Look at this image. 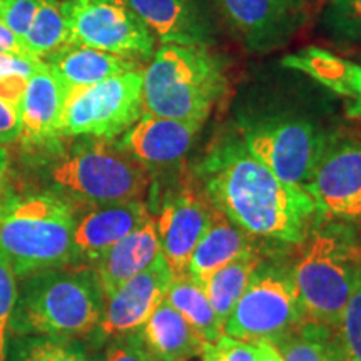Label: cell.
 <instances>
[{
  "label": "cell",
  "mask_w": 361,
  "mask_h": 361,
  "mask_svg": "<svg viewBox=\"0 0 361 361\" xmlns=\"http://www.w3.org/2000/svg\"><path fill=\"white\" fill-rule=\"evenodd\" d=\"M67 90L42 64L29 78L20 102V141L40 146L61 137Z\"/></svg>",
  "instance_id": "obj_17"
},
{
  "label": "cell",
  "mask_w": 361,
  "mask_h": 361,
  "mask_svg": "<svg viewBox=\"0 0 361 361\" xmlns=\"http://www.w3.org/2000/svg\"><path fill=\"white\" fill-rule=\"evenodd\" d=\"M251 251H256L255 236L243 231L213 207L209 228L192 251L186 273L202 283L216 269Z\"/></svg>",
  "instance_id": "obj_23"
},
{
  "label": "cell",
  "mask_w": 361,
  "mask_h": 361,
  "mask_svg": "<svg viewBox=\"0 0 361 361\" xmlns=\"http://www.w3.org/2000/svg\"><path fill=\"white\" fill-rule=\"evenodd\" d=\"M259 264L258 251H251L216 269L201 283L221 326L231 314L246 288L250 286L255 274L258 273Z\"/></svg>",
  "instance_id": "obj_24"
},
{
  "label": "cell",
  "mask_w": 361,
  "mask_h": 361,
  "mask_svg": "<svg viewBox=\"0 0 361 361\" xmlns=\"http://www.w3.org/2000/svg\"><path fill=\"white\" fill-rule=\"evenodd\" d=\"M6 361H96L72 338L16 335Z\"/></svg>",
  "instance_id": "obj_27"
},
{
  "label": "cell",
  "mask_w": 361,
  "mask_h": 361,
  "mask_svg": "<svg viewBox=\"0 0 361 361\" xmlns=\"http://www.w3.org/2000/svg\"><path fill=\"white\" fill-rule=\"evenodd\" d=\"M283 67L308 75L340 96L350 119L361 121V66L338 57L322 47L301 49L281 59Z\"/></svg>",
  "instance_id": "obj_19"
},
{
  "label": "cell",
  "mask_w": 361,
  "mask_h": 361,
  "mask_svg": "<svg viewBox=\"0 0 361 361\" xmlns=\"http://www.w3.org/2000/svg\"><path fill=\"white\" fill-rule=\"evenodd\" d=\"M12 186H11V154L6 144H0V221L16 204Z\"/></svg>",
  "instance_id": "obj_37"
},
{
  "label": "cell",
  "mask_w": 361,
  "mask_h": 361,
  "mask_svg": "<svg viewBox=\"0 0 361 361\" xmlns=\"http://www.w3.org/2000/svg\"><path fill=\"white\" fill-rule=\"evenodd\" d=\"M164 301L173 306L207 343H216L223 336V326L207 300L204 288L189 273L173 276Z\"/></svg>",
  "instance_id": "obj_25"
},
{
  "label": "cell",
  "mask_w": 361,
  "mask_h": 361,
  "mask_svg": "<svg viewBox=\"0 0 361 361\" xmlns=\"http://www.w3.org/2000/svg\"><path fill=\"white\" fill-rule=\"evenodd\" d=\"M226 92L224 67L201 45H162L144 71V112L204 124Z\"/></svg>",
  "instance_id": "obj_4"
},
{
  "label": "cell",
  "mask_w": 361,
  "mask_h": 361,
  "mask_svg": "<svg viewBox=\"0 0 361 361\" xmlns=\"http://www.w3.org/2000/svg\"><path fill=\"white\" fill-rule=\"evenodd\" d=\"M74 209L57 194H37L16 201L0 221V250L19 278L62 268L78 261Z\"/></svg>",
  "instance_id": "obj_6"
},
{
  "label": "cell",
  "mask_w": 361,
  "mask_h": 361,
  "mask_svg": "<svg viewBox=\"0 0 361 361\" xmlns=\"http://www.w3.org/2000/svg\"><path fill=\"white\" fill-rule=\"evenodd\" d=\"M69 44V29L61 0H40V6L24 37V47L29 56L44 61L61 47Z\"/></svg>",
  "instance_id": "obj_26"
},
{
  "label": "cell",
  "mask_w": 361,
  "mask_h": 361,
  "mask_svg": "<svg viewBox=\"0 0 361 361\" xmlns=\"http://www.w3.org/2000/svg\"><path fill=\"white\" fill-rule=\"evenodd\" d=\"M69 44L117 56L149 57L154 35L126 0H64Z\"/></svg>",
  "instance_id": "obj_10"
},
{
  "label": "cell",
  "mask_w": 361,
  "mask_h": 361,
  "mask_svg": "<svg viewBox=\"0 0 361 361\" xmlns=\"http://www.w3.org/2000/svg\"><path fill=\"white\" fill-rule=\"evenodd\" d=\"M20 109L0 99V144L20 139Z\"/></svg>",
  "instance_id": "obj_36"
},
{
  "label": "cell",
  "mask_w": 361,
  "mask_h": 361,
  "mask_svg": "<svg viewBox=\"0 0 361 361\" xmlns=\"http://www.w3.org/2000/svg\"><path fill=\"white\" fill-rule=\"evenodd\" d=\"M139 335L152 361H188L200 356L207 341L166 301L157 306Z\"/></svg>",
  "instance_id": "obj_22"
},
{
  "label": "cell",
  "mask_w": 361,
  "mask_h": 361,
  "mask_svg": "<svg viewBox=\"0 0 361 361\" xmlns=\"http://www.w3.org/2000/svg\"><path fill=\"white\" fill-rule=\"evenodd\" d=\"M213 206L192 191H180L168 197L156 219L161 255L174 276L186 273L197 243L211 224Z\"/></svg>",
  "instance_id": "obj_14"
},
{
  "label": "cell",
  "mask_w": 361,
  "mask_h": 361,
  "mask_svg": "<svg viewBox=\"0 0 361 361\" xmlns=\"http://www.w3.org/2000/svg\"><path fill=\"white\" fill-rule=\"evenodd\" d=\"M305 322L291 273L258 269L223 324V335L276 343Z\"/></svg>",
  "instance_id": "obj_8"
},
{
  "label": "cell",
  "mask_w": 361,
  "mask_h": 361,
  "mask_svg": "<svg viewBox=\"0 0 361 361\" xmlns=\"http://www.w3.org/2000/svg\"><path fill=\"white\" fill-rule=\"evenodd\" d=\"M0 54H17V56H29L24 44L13 35L11 30L0 24Z\"/></svg>",
  "instance_id": "obj_38"
},
{
  "label": "cell",
  "mask_w": 361,
  "mask_h": 361,
  "mask_svg": "<svg viewBox=\"0 0 361 361\" xmlns=\"http://www.w3.org/2000/svg\"><path fill=\"white\" fill-rule=\"evenodd\" d=\"M333 333L338 361H361V273Z\"/></svg>",
  "instance_id": "obj_29"
},
{
  "label": "cell",
  "mask_w": 361,
  "mask_h": 361,
  "mask_svg": "<svg viewBox=\"0 0 361 361\" xmlns=\"http://www.w3.org/2000/svg\"><path fill=\"white\" fill-rule=\"evenodd\" d=\"M274 345L283 361H338L331 329L319 323L303 322Z\"/></svg>",
  "instance_id": "obj_28"
},
{
  "label": "cell",
  "mask_w": 361,
  "mask_h": 361,
  "mask_svg": "<svg viewBox=\"0 0 361 361\" xmlns=\"http://www.w3.org/2000/svg\"><path fill=\"white\" fill-rule=\"evenodd\" d=\"M17 274L13 273L11 261L6 252L0 250V361L7 360L8 333L11 318L17 301Z\"/></svg>",
  "instance_id": "obj_31"
},
{
  "label": "cell",
  "mask_w": 361,
  "mask_h": 361,
  "mask_svg": "<svg viewBox=\"0 0 361 361\" xmlns=\"http://www.w3.org/2000/svg\"><path fill=\"white\" fill-rule=\"evenodd\" d=\"M104 361H152V358L137 331L117 338L107 350Z\"/></svg>",
  "instance_id": "obj_34"
},
{
  "label": "cell",
  "mask_w": 361,
  "mask_h": 361,
  "mask_svg": "<svg viewBox=\"0 0 361 361\" xmlns=\"http://www.w3.org/2000/svg\"><path fill=\"white\" fill-rule=\"evenodd\" d=\"M57 196L92 206L141 200L151 184L149 169L104 139L75 144L45 166Z\"/></svg>",
  "instance_id": "obj_5"
},
{
  "label": "cell",
  "mask_w": 361,
  "mask_h": 361,
  "mask_svg": "<svg viewBox=\"0 0 361 361\" xmlns=\"http://www.w3.org/2000/svg\"><path fill=\"white\" fill-rule=\"evenodd\" d=\"M173 276L164 256L159 255L147 269L126 281L104 303L101 323L96 329L99 336L119 338L137 333L164 301Z\"/></svg>",
  "instance_id": "obj_12"
},
{
  "label": "cell",
  "mask_w": 361,
  "mask_h": 361,
  "mask_svg": "<svg viewBox=\"0 0 361 361\" xmlns=\"http://www.w3.org/2000/svg\"><path fill=\"white\" fill-rule=\"evenodd\" d=\"M202 124L166 119L144 112L117 142L144 168H164L183 159L197 137Z\"/></svg>",
  "instance_id": "obj_15"
},
{
  "label": "cell",
  "mask_w": 361,
  "mask_h": 361,
  "mask_svg": "<svg viewBox=\"0 0 361 361\" xmlns=\"http://www.w3.org/2000/svg\"><path fill=\"white\" fill-rule=\"evenodd\" d=\"M44 62L32 56H17V54H0V80L20 75L29 79Z\"/></svg>",
  "instance_id": "obj_35"
},
{
  "label": "cell",
  "mask_w": 361,
  "mask_h": 361,
  "mask_svg": "<svg viewBox=\"0 0 361 361\" xmlns=\"http://www.w3.org/2000/svg\"><path fill=\"white\" fill-rule=\"evenodd\" d=\"M251 343L255 345L256 358H258V361H283V356L273 341L258 340Z\"/></svg>",
  "instance_id": "obj_39"
},
{
  "label": "cell",
  "mask_w": 361,
  "mask_h": 361,
  "mask_svg": "<svg viewBox=\"0 0 361 361\" xmlns=\"http://www.w3.org/2000/svg\"><path fill=\"white\" fill-rule=\"evenodd\" d=\"M200 176L211 206L255 238L300 245L318 214L303 188L278 179L236 137L211 149Z\"/></svg>",
  "instance_id": "obj_1"
},
{
  "label": "cell",
  "mask_w": 361,
  "mask_h": 361,
  "mask_svg": "<svg viewBox=\"0 0 361 361\" xmlns=\"http://www.w3.org/2000/svg\"><path fill=\"white\" fill-rule=\"evenodd\" d=\"M151 218L141 200L119 204L97 206L75 223L74 247L78 259H99Z\"/></svg>",
  "instance_id": "obj_16"
},
{
  "label": "cell",
  "mask_w": 361,
  "mask_h": 361,
  "mask_svg": "<svg viewBox=\"0 0 361 361\" xmlns=\"http://www.w3.org/2000/svg\"><path fill=\"white\" fill-rule=\"evenodd\" d=\"M162 45L211 42V24L194 0H126Z\"/></svg>",
  "instance_id": "obj_18"
},
{
  "label": "cell",
  "mask_w": 361,
  "mask_h": 361,
  "mask_svg": "<svg viewBox=\"0 0 361 361\" xmlns=\"http://www.w3.org/2000/svg\"><path fill=\"white\" fill-rule=\"evenodd\" d=\"M322 25L338 42H361V0H329Z\"/></svg>",
  "instance_id": "obj_30"
},
{
  "label": "cell",
  "mask_w": 361,
  "mask_h": 361,
  "mask_svg": "<svg viewBox=\"0 0 361 361\" xmlns=\"http://www.w3.org/2000/svg\"><path fill=\"white\" fill-rule=\"evenodd\" d=\"M44 64L67 92L137 69L134 59L79 44H67L44 59Z\"/></svg>",
  "instance_id": "obj_21"
},
{
  "label": "cell",
  "mask_w": 361,
  "mask_h": 361,
  "mask_svg": "<svg viewBox=\"0 0 361 361\" xmlns=\"http://www.w3.org/2000/svg\"><path fill=\"white\" fill-rule=\"evenodd\" d=\"M96 269L54 268L22 278L11 333L75 338L96 331L104 313Z\"/></svg>",
  "instance_id": "obj_2"
},
{
  "label": "cell",
  "mask_w": 361,
  "mask_h": 361,
  "mask_svg": "<svg viewBox=\"0 0 361 361\" xmlns=\"http://www.w3.org/2000/svg\"><path fill=\"white\" fill-rule=\"evenodd\" d=\"M201 355L202 361H258L252 343L226 335L216 343H207Z\"/></svg>",
  "instance_id": "obj_33"
},
{
  "label": "cell",
  "mask_w": 361,
  "mask_h": 361,
  "mask_svg": "<svg viewBox=\"0 0 361 361\" xmlns=\"http://www.w3.org/2000/svg\"><path fill=\"white\" fill-rule=\"evenodd\" d=\"M221 11L252 51L286 42L305 20L303 0H218Z\"/></svg>",
  "instance_id": "obj_13"
},
{
  "label": "cell",
  "mask_w": 361,
  "mask_h": 361,
  "mask_svg": "<svg viewBox=\"0 0 361 361\" xmlns=\"http://www.w3.org/2000/svg\"><path fill=\"white\" fill-rule=\"evenodd\" d=\"M40 0H0V24L24 44Z\"/></svg>",
  "instance_id": "obj_32"
},
{
  "label": "cell",
  "mask_w": 361,
  "mask_h": 361,
  "mask_svg": "<svg viewBox=\"0 0 361 361\" xmlns=\"http://www.w3.org/2000/svg\"><path fill=\"white\" fill-rule=\"evenodd\" d=\"M243 142L278 179L303 189L329 144L322 130L303 119L263 121L246 129Z\"/></svg>",
  "instance_id": "obj_9"
},
{
  "label": "cell",
  "mask_w": 361,
  "mask_h": 361,
  "mask_svg": "<svg viewBox=\"0 0 361 361\" xmlns=\"http://www.w3.org/2000/svg\"><path fill=\"white\" fill-rule=\"evenodd\" d=\"M144 71L134 69L67 94L62 137L109 139L124 134L144 114Z\"/></svg>",
  "instance_id": "obj_7"
},
{
  "label": "cell",
  "mask_w": 361,
  "mask_h": 361,
  "mask_svg": "<svg viewBox=\"0 0 361 361\" xmlns=\"http://www.w3.org/2000/svg\"><path fill=\"white\" fill-rule=\"evenodd\" d=\"M291 271L305 322L335 329L361 273V241L341 224L308 231Z\"/></svg>",
  "instance_id": "obj_3"
},
{
  "label": "cell",
  "mask_w": 361,
  "mask_h": 361,
  "mask_svg": "<svg viewBox=\"0 0 361 361\" xmlns=\"http://www.w3.org/2000/svg\"><path fill=\"white\" fill-rule=\"evenodd\" d=\"M305 191L319 216L361 223V142L328 144Z\"/></svg>",
  "instance_id": "obj_11"
},
{
  "label": "cell",
  "mask_w": 361,
  "mask_h": 361,
  "mask_svg": "<svg viewBox=\"0 0 361 361\" xmlns=\"http://www.w3.org/2000/svg\"><path fill=\"white\" fill-rule=\"evenodd\" d=\"M161 255L156 219L149 218L129 236L121 239L97 261L96 274L104 301L119 290L126 281L147 269Z\"/></svg>",
  "instance_id": "obj_20"
}]
</instances>
